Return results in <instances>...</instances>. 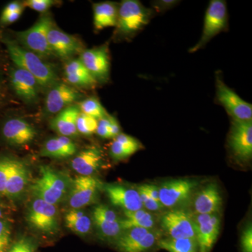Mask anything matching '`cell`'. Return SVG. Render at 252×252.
I'll use <instances>...</instances> for the list:
<instances>
[{
	"instance_id": "1",
	"label": "cell",
	"mask_w": 252,
	"mask_h": 252,
	"mask_svg": "<svg viewBox=\"0 0 252 252\" xmlns=\"http://www.w3.org/2000/svg\"><path fill=\"white\" fill-rule=\"evenodd\" d=\"M10 59L16 67L21 68L31 74L37 81L39 87L49 89L58 83V76L51 65L37 55L24 49L8 37L2 39Z\"/></svg>"
},
{
	"instance_id": "2",
	"label": "cell",
	"mask_w": 252,
	"mask_h": 252,
	"mask_svg": "<svg viewBox=\"0 0 252 252\" xmlns=\"http://www.w3.org/2000/svg\"><path fill=\"white\" fill-rule=\"evenodd\" d=\"M153 10L137 0H124L119 5L115 36L119 39H132L150 22Z\"/></svg>"
},
{
	"instance_id": "3",
	"label": "cell",
	"mask_w": 252,
	"mask_h": 252,
	"mask_svg": "<svg viewBox=\"0 0 252 252\" xmlns=\"http://www.w3.org/2000/svg\"><path fill=\"white\" fill-rule=\"evenodd\" d=\"M40 176L31 185V190L36 198L56 205L67 196L70 185L67 179L48 165L40 167Z\"/></svg>"
},
{
	"instance_id": "4",
	"label": "cell",
	"mask_w": 252,
	"mask_h": 252,
	"mask_svg": "<svg viewBox=\"0 0 252 252\" xmlns=\"http://www.w3.org/2000/svg\"><path fill=\"white\" fill-rule=\"evenodd\" d=\"M53 26L54 22L51 15L46 13L41 15L29 29L16 32V38L22 47L41 59H46L52 54L48 41V34Z\"/></svg>"
},
{
	"instance_id": "5",
	"label": "cell",
	"mask_w": 252,
	"mask_h": 252,
	"mask_svg": "<svg viewBox=\"0 0 252 252\" xmlns=\"http://www.w3.org/2000/svg\"><path fill=\"white\" fill-rule=\"evenodd\" d=\"M228 24V11L226 4L223 0L210 1L205 14L203 33L200 40L193 46L189 52L195 53L201 49L212 38L224 31Z\"/></svg>"
},
{
	"instance_id": "6",
	"label": "cell",
	"mask_w": 252,
	"mask_h": 252,
	"mask_svg": "<svg viewBox=\"0 0 252 252\" xmlns=\"http://www.w3.org/2000/svg\"><path fill=\"white\" fill-rule=\"evenodd\" d=\"M26 220L32 228L44 234L52 235L59 230V215L56 205L34 198L28 208Z\"/></svg>"
},
{
	"instance_id": "7",
	"label": "cell",
	"mask_w": 252,
	"mask_h": 252,
	"mask_svg": "<svg viewBox=\"0 0 252 252\" xmlns=\"http://www.w3.org/2000/svg\"><path fill=\"white\" fill-rule=\"evenodd\" d=\"M160 224L167 238L196 239L193 215L182 209L165 212L160 217Z\"/></svg>"
},
{
	"instance_id": "8",
	"label": "cell",
	"mask_w": 252,
	"mask_h": 252,
	"mask_svg": "<svg viewBox=\"0 0 252 252\" xmlns=\"http://www.w3.org/2000/svg\"><path fill=\"white\" fill-rule=\"evenodd\" d=\"M198 182L180 179L165 182L159 188V199L164 208L178 209L193 197Z\"/></svg>"
},
{
	"instance_id": "9",
	"label": "cell",
	"mask_w": 252,
	"mask_h": 252,
	"mask_svg": "<svg viewBox=\"0 0 252 252\" xmlns=\"http://www.w3.org/2000/svg\"><path fill=\"white\" fill-rule=\"evenodd\" d=\"M217 99L233 120L238 122L252 121V105L242 99L228 87L222 78L217 76Z\"/></svg>"
},
{
	"instance_id": "10",
	"label": "cell",
	"mask_w": 252,
	"mask_h": 252,
	"mask_svg": "<svg viewBox=\"0 0 252 252\" xmlns=\"http://www.w3.org/2000/svg\"><path fill=\"white\" fill-rule=\"evenodd\" d=\"M99 189V181L92 176L79 175L70 184L68 203L72 210H81L94 203Z\"/></svg>"
},
{
	"instance_id": "11",
	"label": "cell",
	"mask_w": 252,
	"mask_h": 252,
	"mask_svg": "<svg viewBox=\"0 0 252 252\" xmlns=\"http://www.w3.org/2000/svg\"><path fill=\"white\" fill-rule=\"evenodd\" d=\"M92 222L99 238L114 244L124 233L122 220L114 210L105 205L95 207L93 212Z\"/></svg>"
},
{
	"instance_id": "12",
	"label": "cell",
	"mask_w": 252,
	"mask_h": 252,
	"mask_svg": "<svg viewBox=\"0 0 252 252\" xmlns=\"http://www.w3.org/2000/svg\"><path fill=\"white\" fill-rule=\"evenodd\" d=\"M79 59L96 82L99 84L108 82L110 76V59L107 44L84 49Z\"/></svg>"
},
{
	"instance_id": "13",
	"label": "cell",
	"mask_w": 252,
	"mask_h": 252,
	"mask_svg": "<svg viewBox=\"0 0 252 252\" xmlns=\"http://www.w3.org/2000/svg\"><path fill=\"white\" fill-rule=\"evenodd\" d=\"M230 148L237 159L249 161L252 157V121L233 120L228 137Z\"/></svg>"
},
{
	"instance_id": "14",
	"label": "cell",
	"mask_w": 252,
	"mask_h": 252,
	"mask_svg": "<svg viewBox=\"0 0 252 252\" xmlns=\"http://www.w3.org/2000/svg\"><path fill=\"white\" fill-rule=\"evenodd\" d=\"M196 240L198 252H210L220 233V220L217 214L195 215Z\"/></svg>"
},
{
	"instance_id": "15",
	"label": "cell",
	"mask_w": 252,
	"mask_h": 252,
	"mask_svg": "<svg viewBox=\"0 0 252 252\" xmlns=\"http://www.w3.org/2000/svg\"><path fill=\"white\" fill-rule=\"evenodd\" d=\"M9 81L13 91L23 102L35 103L39 99L40 87L35 78L27 71L17 67L11 68Z\"/></svg>"
},
{
	"instance_id": "16",
	"label": "cell",
	"mask_w": 252,
	"mask_h": 252,
	"mask_svg": "<svg viewBox=\"0 0 252 252\" xmlns=\"http://www.w3.org/2000/svg\"><path fill=\"white\" fill-rule=\"evenodd\" d=\"M79 91L63 83L50 88L44 102V109L50 114H57L81 98Z\"/></svg>"
},
{
	"instance_id": "17",
	"label": "cell",
	"mask_w": 252,
	"mask_h": 252,
	"mask_svg": "<svg viewBox=\"0 0 252 252\" xmlns=\"http://www.w3.org/2000/svg\"><path fill=\"white\" fill-rule=\"evenodd\" d=\"M48 41L52 54L61 59H71L84 50L79 39L54 26L49 32Z\"/></svg>"
},
{
	"instance_id": "18",
	"label": "cell",
	"mask_w": 252,
	"mask_h": 252,
	"mask_svg": "<svg viewBox=\"0 0 252 252\" xmlns=\"http://www.w3.org/2000/svg\"><path fill=\"white\" fill-rule=\"evenodd\" d=\"M3 138L11 145L23 147L35 139L36 132L31 124L21 118H11L3 124Z\"/></svg>"
},
{
	"instance_id": "19",
	"label": "cell",
	"mask_w": 252,
	"mask_h": 252,
	"mask_svg": "<svg viewBox=\"0 0 252 252\" xmlns=\"http://www.w3.org/2000/svg\"><path fill=\"white\" fill-rule=\"evenodd\" d=\"M29 177L28 165L22 160L9 158L5 197L11 200H17L21 198L27 188Z\"/></svg>"
},
{
	"instance_id": "20",
	"label": "cell",
	"mask_w": 252,
	"mask_h": 252,
	"mask_svg": "<svg viewBox=\"0 0 252 252\" xmlns=\"http://www.w3.org/2000/svg\"><path fill=\"white\" fill-rule=\"evenodd\" d=\"M104 189L112 205L120 207L124 212L137 211L144 209L137 189L120 185H106Z\"/></svg>"
},
{
	"instance_id": "21",
	"label": "cell",
	"mask_w": 252,
	"mask_h": 252,
	"mask_svg": "<svg viewBox=\"0 0 252 252\" xmlns=\"http://www.w3.org/2000/svg\"><path fill=\"white\" fill-rule=\"evenodd\" d=\"M104 161L102 151L96 146L81 150L72 159L71 167L81 176H92L98 171Z\"/></svg>"
},
{
	"instance_id": "22",
	"label": "cell",
	"mask_w": 252,
	"mask_h": 252,
	"mask_svg": "<svg viewBox=\"0 0 252 252\" xmlns=\"http://www.w3.org/2000/svg\"><path fill=\"white\" fill-rule=\"evenodd\" d=\"M221 205V195L217 184H208L194 196V215L217 214Z\"/></svg>"
},
{
	"instance_id": "23",
	"label": "cell",
	"mask_w": 252,
	"mask_h": 252,
	"mask_svg": "<svg viewBox=\"0 0 252 252\" xmlns=\"http://www.w3.org/2000/svg\"><path fill=\"white\" fill-rule=\"evenodd\" d=\"M80 109L78 105L69 106L51 119L50 126L55 132L60 135L69 137L78 135L77 122L80 114Z\"/></svg>"
},
{
	"instance_id": "24",
	"label": "cell",
	"mask_w": 252,
	"mask_h": 252,
	"mask_svg": "<svg viewBox=\"0 0 252 252\" xmlns=\"http://www.w3.org/2000/svg\"><path fill=\"white\" fill-rule=\"evenodd\" d=\"M77 147L69 137L59 135L46 141L41 151V157L63 159L77 153Z\"/></svg>"
},
{
	"instance_id": "25",
	"label": "cell",
	"mask_w": 252,
	"mask_h": 252,
	"mask_svg": "<svg viewBox=\"0 0 252 252\" xmlns=\"http://www.w3.org/2000/svg\"><path fill=\"white\" fill-rule=\"evenodd\" d=\"M64 77L69 84L77 87L91 89L97 84L79 59L70 60L66 63Z\"/></svg>"
},
{
	"instance_id": "26",
	"label": "cell",
	"mask_w": 252,
	"mask_h": 252,
	"mask_svg": "<svg viewBox=\"0 0 252 252\" xmlns=\"http://www.w3.org/2000/svg\"><path fill=\"white\" fill-rule=\"evenodd\" d=\"M94 9V24L95 31L116 27L117 23L119 5L112 1L95 3Z\"/></svg>"
},
{
	"instance_id": "27",
	"label": "cell",
	"mask_w": 252,
	"mask_h": 252,
	"mask_svg": "<svg viewBox=\"0 0 252 252\" xmlns=\"http://www.w3.org/2000/svg\"><path fill=\"white\" fill-rule=\"evenodd\" d=\"M142 149V144L135 137L121 132L113 139L109 153L115 160H125Z\"/></svg>"
},
{
	"instance_id": "28",
	"label": "cell",
	"mask_w": 252,
	"mask_h": 252,
	"mask_svg": "<svg viewBox=\"0 0 252 252\" xmlns=\"http://www.w3.org/2000/svg\"><path fill=\"white\" fill-rule=\"evenodd\" d=\"M64 221L68 229L76 234L85 236L92 228V219L81 210H71L66 214Z\"/></svg>"
},
{
	"instance_id": "29",
	"label": "cell",
	"mask_w": 252,
	"mask_h": 252,
	"mask_svg": "<svg viewBox=\"0 0 252 252\" xmlns=\"http://www.w3.org/2000/svg\"><path fill=\"white\" fill-rule=\"evenodd\" d=\"M157 246L167 252H198L195 238H160Z\"/></svg>"
},
{
	"instance_id": "30",
	"label": "cell",
	"mask_w": 252,
	"mask_h": 252,
	"mask_svg": "<svg viewBox=\"0 0 252 252\" xmlns=\"http://www.w3.org/2000/svg\"><path fill=\"white\" fill-rule=\"evenodd\" d=\"M80 112L99 121L109 116L108 113L96 97H91L81 100L78 104Z\"/></svg>"
},
{
	"instance_id": "31",
	"label": "cell",
	"mask_w": 252,
	"mask_h": 252,
	"mask_svg": "<svg viewBox=\"0 0 252 252\" xmlns=\"http://www.w3.org/2000/svg\"><path fill=\"white\" fill-rule=\"evenodd\" d=\"M157 223V217L150 212H149L145 217L140 220H129L125 219V220H122V228L124 230L133 228H142L152 230L153 229Z\"/></svg>"
},
{
	"instance_id": "32",
	"label": "cell",
	"mask_w": 252,
	"mask_h": 252,
	"mask_svg": "<svg viewBox=\"0 0 252 252\" xmlns=\"http://www.w3.org/2000/svg\"><path fill=\"white\" fill-rule=\"evenodd\" d=\"M97 122L94 118L80 112L78 117L77 129L78 133L83 135L89 136L95 133L97 130Z\"/></svg>"
},
{
	"instance_id": "33",
	"label": "cell",
	"mask_w": 252,
	"mask_h": 252,
	"mask_svg": "<svg viewBox=\"0 0 252 252\" xmlns=\"http://www.w3.org/2000/svg\"><path fill=\"white\" fill-rule=\"evenodd\" d=\"M11 223L6 219L0 220V252H7L11 243Z\"/></svg>"
},
{
	"instance_id": "34",
	"label": "cell",
	"mask_w": 252,
	"mask_h": 252,
	"mask_svg": "<svg viewBox=\"0 0 252 252\" xmlns=\"http://www.w3.org/2000/svg\"><path fill=\"white\" fill-rule=\"evenodd\" d=\"M56 4L57 1L54 0H27L23 2L25 8H30L41 14H46L53 6Z\"/></svg>"
},
{
	"instance_id": "35",
	"label": "cell",
	"mask_w": 252,
	"mask_h": 252,
	"mask_svg": "<svg viewBox=\"0 0 252 252\" xmlns=\"http://www.w3.org/2000/svg\"><path fill=\"white\" fill-rule=\"evenodd\" d=\"M137 190H138L139 194H140L141 202H142L144 210L150 212H158L164 208L161 203L155 201L153 199L150 198L140 186L137 187Z\"/></svg>"
},
{
	"instance_id": "36",
	"label": "cell",
	"mask_w": 252,
	"mask_h": 252,
	"mask_svg": "<svg viewBox=\"0 0 252 252\" xmlns=\"http://www.w3.org/2000/svg\"><path fill=\"white\" fill-rule=\"evenodd\" d=\"M9 157H0V195L5 196L9 173Z\"/></svg>"
},
{
	"instance_id": "37",
	"label": "cell",
	"mask_w": 252,
	"mask_h": 252,
	"mask_svg": "<svg viewBox=\"0 0 252 252\" xmlns=\"http://www.w3.org/2000/svg\"><path fill=\"white\" fill-rule=\"evenodd\" d=\"M7 252H35V248L29 239L22 238L9 248Z\"/></svg>"
},
{
	"instance_id": "38",
	"label": "cell",
	"mask_w": 252,
	"mask_h": 252,
	"mask_svg": "<svg viewBox=\"0 0 252 252\" xmlns=\"http://www.w3.org/2000/svg\"><path fill=\"white\" fill-rule=\"evenodd\" d=\"M111 118L112 116L109 115L107 117L100 119L97 122L95 133L102 138H111Z\"/></svg>"
},
{
	"instance_id": "39",
	"label": "cell",
	"mask_w": 252,
	"mask_h": 252,
	"mask_svg": "<svg viewBox=\"0 0 252 252\" xmlns=\"http://www.w3.org/2000/svg\"><path fill=\"white\" fill-rule=\"evenodd\" d=\"M241 250L243 252H252V223H248L244 229L240 240Z\"/></svg>"
},
{
	"instance_id": "40",
	"label": "cell",
	"mask_w": 252,
	"mask_h": 252,
	"mask_svg": "<svg viewBox=\"0 0 252 252\" xmlns=\"http://www.w3.org/2000/svg\"><path fill=\"white\" fill-rule=\"evenodd\" d=\"M23 10L11 13V14L1 15L0 16V24L4 26L12 24L17 21L23 14Z\"/></svg>"
},
{
	"instance_id": "41",
	"label": "cell",
	"mask_w": 252,
	"mask_h": 252,
	"mask_svg": "<svg viewBox=\"0 0 252 252\" xmlns=\"http://www.w3.org/2000/svg\"><path fill=\"white\" fill-rule=\"evenodd\" d=\"M140 187L143 189L150 198L153 199L155 201L160 203V199H159L158 187H157V186L151 185H143L140 186Z\"/></svg>"
},
{
	"instance_id": "42",
	"label": "cell",
	"mask_w": 252,
	"mask_h": 252,
	"mask_svg": "<svg viewBox=\"0 0 252 252\" xmlns=\"http://www.w3.org/2000/svg\"><path fill=\"white\" fill-rule=\"evenodd\" d=\"M25 7L23 6V3L19 2V1H14L9 3L4 6L2 11H1V15H5L11 14V13L16 12V11H21L24 10Z\"/></svg>"
},
{
	"instance_id": "43",
	"label": "cell",
	"mask_w": 252,
	"mask_h": 252,
	"mask_svg": "<svg viewBox=\"0 0 252 252\" xmlns=\"http://www.w3.org/2000/svg\"><path fill=\"white\" fill-rule=\"evenodd\" d=\"M121 133V127L119 122L114 117L111 118V138L114 139Z\"/></svg>"
},
{
	"instance_id": "44",
	"label": "cell",
	"mask_w": 252,
	"mask_h": 252,
	"mask_svg": "<svg viewBox=\"0 0 252 252\" xmlns=\"http://www.w3.org/2000/svg\"><path fill=\"white\" fill-rule=\"evenodd\" d=\"M176 3H177L176 1H170V0L165 1V0H164V1H159L157 3H155V6L157 9L160 11V10H165L172 7V5L175 4Z\"/></svg>"
},
{
	"instance_id": "45",
	"label": "cell",
	"mask_w": 252,
	"mask_h": 252,
	"mask_svg": "<svg viewBox=\"0 0 252 252\" xmlns=\"http://www.w3.org/2000/svg\"><path fill=\"white\" fill-rule=\"evenodd\" d=\"M4 97V83H3L2 76H1V69H0V104Z\"/></svg>"
},
{
	"instance_id": "46",
	"label": "cell",
	"mask_w": 252,
	"mask_h": 252,
	"mask_svg": "<svg viewBox=\"0 0 252 252\" xmlns=\"http://www.w3.org/2000/svg\"><path fill=\"white\" fill-rule=\"evenodd\" d=\"M3 207L1 203H0V220L3 218Z\"/></svg>"
}]
</instances>
